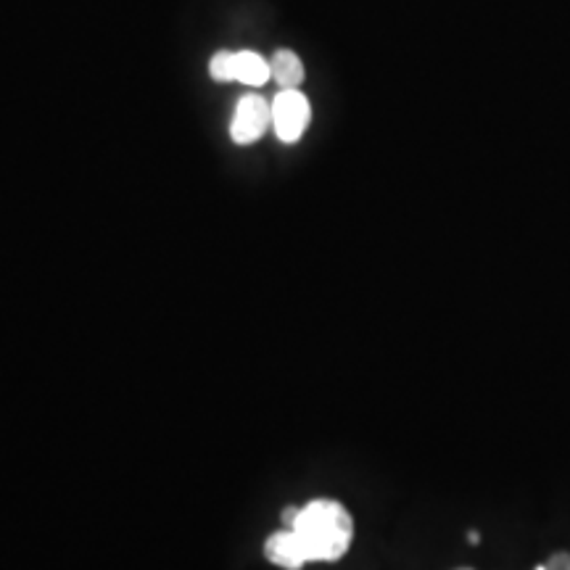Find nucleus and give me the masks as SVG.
I'll return each mask as SVG.
<instances>
[{
  "mask_svg": "<svg viewBox=\"0 0 570 570\" xmlns=\"http://www.w3.org/2000/svg\"><path fill=\"white\" fill-rule=\"evenodd\" d=\"M285 525L302 541L306 562H336L354 541V518L336 499H312L285 510Z\"/></svg>",
  "mask_w": 570,
  "mask_h": 570,
  "instance_id": "obj_1",
  "label": "nucleus"
},
{
  "mask_svg": "<svg viewBox=\"0 0 570 570\" xmlns=\"http://www.w3.org/2000/svg\"><path fill=\"white\" fill-rule=\"evenodd\" d=\"M273 130L283 142L302 140L306 127L312 122L309 98L302 90H281L273 98Z\"/></svg>",
  "mask_w": 570,
  "mask_h": 570,
  "instance_id": "obj_2",
  "label": "nucleus"
},
{
  "mask_svg": "<svg viewBox=\"0 0 570 570\" xmlns=\"http://www.w3.org/2000/svg\"><path fill=\"white\" fill-rule=\"evenodd\" d=\"M273 130V106H269L262 96H244L235 106V114L230 119V138L238 146H252Z\"/></svg>",
  "mask_w": 570,
  "mask_h": 570,
  "instance_id": "obj_3",
  "label": "nucleus"
},
{
  "mask_svg": "<svg viewBox=\"0 0 570 570\" xmlns=\"http://www.w3.org/2000/svg\"><path fill=\"white\" fill-rule=\"evenodd\" d=\"M265 558L283 570H302L304 566H309L302 550V541H298V537L288 525L283 531H275L265 541Z\"/></svg>",
  "mask_w": 570,
  "mask_h": 570,
  "instance_id": "obj_4",
  "label": "nucleus"
},
{
  "mask_svg": "<svg viewBox=\"0 0 570 570\" xmlns=\"http://www.w3.org/2000/svg\"><path fill=\"white\" fill-rule=\"evenodd\" d=\"M273 71H269V61L262 59L254 51H238L233 63V82L248 85V88H262L267 85Z\"/></svg>",
  "mask_w": 570,
  "mask_h": 570,
  "instance_id": "obj_5",
  "label": "nucleus"
},
{
  "mask_svg": "<svg viewBox=\"0 0 570 570\" xmlns=\"http://www.w3.org/2000/svg\"><path fill=\"white\" fill-rule=\"evenodd\" d=\"M269 71H273V80L281 85V90H296L304 82V63L288 48H281L269 59Z\"/></svg>",
  "mask_w": 570,
  "mask_h": 570,
  "instance_id": "obj_6",
  "label": "nucleus"
},
{
  "mask_svg": "<svg viewBox=\"0 0 570 570\" xmlns=\"http://www.w3.org/2000/svg\"><path fill=\"white\" fill-rule=\"evenodd\" d=\"M233 63L235 53L233 51H219L212 56L209 61V77L217 82H233Z\"/></svg>",
  "mask_w": 570,
  "mask_h": 570,
  "instance_id": "obj_7",
  "label": "nucleus"
},
{
  "mask_svg": "<svg viewBox=\"0 0 570 570\" xmlns=\"http://www.w3.org/2000/svg\"><path fill=\"white\" fill-rule=\"evenodd\" d=\"M544 568L547 570H570V554L568 552L552 554V558L544 562Z\"/></svg>",
  "mask_w": 570,
  "mask_h": 570,
  "instance_id": "obj_8",
  "label": "nucleus"
},
{
  "mask_svg": "<svg viewBox=\"0 0 570 570\" xmlns=\"http://www.w3.org/2000/svg\"><path fill=\"white\" fill-rule=\"evenodd\" d=\"M462 570H470V568H462Z\"/></svg>",
  "mask_w": 570,
  "mask_h": 570,
  "instance_id": "obj_9",
  "label": "nucleus"
}]
</instances>
